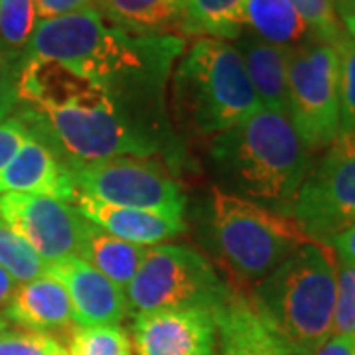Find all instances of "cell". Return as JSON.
Instances as JSON below:
<instances>
[{"label": "cell", "mask_w": 355, "mask_h": 355, "mask_svg": "<svg viewBox=\"0 0 355 355\" xmlns=\"http://www.w3.org/2000/svg\"><path fill=\"white\" fill-rule=\"evenodd\" d=\"M166 83L97 81L58 62L24 60L18 114L71 168L139 156L162 160L176 174L184 140L170 121Z\"/></svg>", "instance_id": "1"}, {"label": "cell", "mask_w": 355, "mask_h": 355, "mask_svg": "<svg viewBox=\"0 0 355 355\" xmlns=\"http://www.w3.org/2000/svg\"><path fill=\"white\" fill-rule=\"evenodd\" d=\"M205 164L219 191L291 217L312 153L288 114L261 107L209 140Z\"/></svg>", "instance_id": "2"}, {"label": "cell", "mask_w": 355, "mask_h": 355, "mask_svg": "<svg viewBox=\"0 0 355 355\" xmlns=\"http://www.w3.org/2000/svg\"><path fill=\"white\" fill-rule=\"evenodd\" d=\"M176 36H132L97 8L38 20L26 60H50L97 81H168L182 53Z\"/></svg>", "instance_id": "3"}, {"label": "cell", "mask_w": 355, "mask_h": 355, "mask_svg": "<svg viewBox=\"0 0 355 355\" xmlns=\"http://www.w3.org/2000/svg\"><path fill=\"white\" fill-rule=\"evenodd\" d=\"M191 221L198 241L237 284L254 286L294 251L312 243L296 221L216 186L196 203Z\"/></svg>", "instance_id": "4"}, {"label": "cell", "mask_w": 355, "mask_h": 355, "mask_svg": "<svg viewBox=\"0 0 355 355\" xmlns=\"http://www.w3.org/2000/svg\"><path fill=\"white\" fill-rule=\"evenodd\" d=\"M338 263L328 247L306 243L259 280L249 302L292 355H316L331 336Z\"/></svg>", "instance_id": "5"}, {"label": "cell", "mask_w": 355, "mask_h": 355, "mask_svg": "<svg viewBox=\"0 0 355 355\" xmlns=\"http://www.w3.org/2000/svg\"><path fill=\"white\" fill-rule=\"evenodd\" d=\"M261 109L235 44L200 38L172 73L170 121L176 132L214 139Z\"/></svg>", "instance_id": "6"}, {"label": "cell", "mask_w": 355, "mask_h": 355, "mask_svg": "<svg viewBox=\"0 0 355 355\" xmlns=\"http://www.w3.org/2000/svg\"><path fill=\"white\" fill-rule=\"evenodd\" d=\"M125 292L132 316L178 308L219 312L237 294L216 265L191 245L150 247Z\"/></svg>", "instance_id": "7"}, {"label": "cell", "mask_w": 355, "mask_h": 355, "mask_svg": "<svg viewBox=\"0 0 355 355\" xmlns=\"http://www.w3.org/2000/svg\"><path fill=\"white\" fill-rule=\"evenodd\" d=\"M286 87V114L294 130L312 154L326 150L342 135L336 48L308 40L288 50Z\"/></svg>", "instance_id": "8"}, {"label": "cell", "mask_w": 355, "mask_h": 355, "mask_svg": "<svg viewBox=\"0 0 355 355\" xmlns=\"http://www.w3.org/2000/svg\"><path fill=\"white\" fill-rule=\"evenodd\" d=\"M73 178L77 190L93 200L186 221L188 196L162 160L116 156L76 166Z\"/></svg>", "instance_id": "9"}, {"label": "cell", "mask_w": 355, "mask_h": 355, "mask_svg": "<svg viewBox=\"0 0 355 355\" xmlns=\"http://www.w3.org/2000/svg\"><path fill=\"white\" fill-rule=\"evenodd\" d=\"M291 217L310 241L324 247L355 225V130L342 132L310 166Z\"/></svg>", "instance_id": "10"}, {"label": "cell", "mask_w": 355, "mask_h": 355, "mask_svg": "<svg viewBox=\"0 0 355 355\" xmlns=\"http://www.w3.org/2000/svg\"><path fill=\"white\" fill-rule=\"evenodd\" d=\"M0 219L48 265L83 254L89 221L71 203L48 196L2 193Z\"/></svg>", "instance_id": "11"}, {"label": "cell", "mask_w": 355, "mask_h": 355, "mask_svg": "<svg viewBox=\"0 0 355 355\" xmlns=\"http://www.w3.org/2000/svg\"><path fill=\"white\" fill-rule=\"evenodd\" d=\"M135 355H217V312L156 310L132 316Z\"/></svg>", "instance_id": "12"}, {"label": "cell", "mask_w": 355, "mask_h": 355, "mask_svg": "<svg viewBox=\"0 0 355 355\" xmlns=\"http://www.w3.org/2000/svg\"><path fill=\"white\" fill-rule=\"evenodd\" d=\"M77 191L79 190L73 178V168L65 162L62 154L48 140L32 128L24 146L0 170V196H48L73 205Z\"/></svg>", "instance_id": "13"}, {"label": "cell", "mask_w": 355, "mask_h": 355, "mask_svg": "<svg viewBox=\"0 0 355 355\" xmlns=\"http://www.w3.org/2000/svg\"><path fill=\"white\" fill-rule=\"evenodd\" d=\"M48 272L67 291L76 326H113L130 314L127 292L83 259L71 257L51 263Z\"/></svg>", "instance_id": "14"}, {"label": "cell", "mask_w": 355, "mask_h": 355, "mask_svg": "<svg viewBox=\"0 0 355 355\" xmlns=\"http://www.w3.org/2000/svg\"><path fill=\"white\" fill-rule=\"evenodd\" d=\"M73 207L89 223L97 225L105 233L113 235L116 239L140 245V247L164 245L166 241L176 239L182 233H186V227H188V221L184 219H172V217L158 216V214L142 211V209L103 203L81 191H77Z\"/></svg>", "instance_id": "15"}, {"label": "cell", "mask_w": 355, "mask_h": 355, "mask_svg": "<svg viewBox=\"0 0 355 355\" xmlns=\"http://www.w3.org/2000/svg\"><path fill=\"white\" fill-rule=\"evenodd\" d=\"M4 318L18 328L40 334H64L76 328L71 300L64 284L50 272L20 284L4 308Z\"/></svg>", "instance_id": "16"}, {"label": "cell", "mask_w": 355, "mask_h": 355, "mask_svg": "<svg viewBox=\"0 0 355 355\" xmlns=\"http://www.w3.org/2000/svg\"><path fill=\"white\" fill-rule=\"evenodd\" d=\"M217 355H292L288 345L254 312L249 296L237 291L217 312Z\"/></svg>", "instance_id": "17"}, {"label": "cell", "mask_w": 355, "mask_h": 355, "mask_svg": "<svg viewBox=\"0 0 355 355\" xmlns=\"http://www.w3.org/2000/svg\"><path fill=\"white\" fill-rule=\"evenodd\" d=\"M235 48L241 53L245 71L261 101V107L286 113L288 50L257 38L247 30L237 38Z\"/></svg>", "instance_id": "18"}, {"label": "cell", "mask_w": 355, "mask_h": 355, "mask_svg": "<svg viewBox=\"0 0 355 355\" xmlns=\"http://www.w3.org/2000/svg\"><path fill=\"white\" fill-rule=\"evenodd\" d=\"M95 8L132 36H172L182 20V0H97Z\"/></svg>", "instance_id": "19"}, {"label": "cell", "mask_w": 355, "mask_h": 355, "mask_svg": "<svg viewBox=\"0 0 355 355\" xmlns=\"http://www.w3.org/2000/svg\"><path fill=\"white\" fill-rule=\"evenodd\" d=\"M245 30L284 50L314 40L291 0H247Z\"/></svg>", "instance_id": "20"}, {"label": "cell", "mask_w": 355, "mask_h": 355, "mask_svg": "<svg viewBox=\"0 0 355 355\" xmlns=\"http://www.w3.org/2000/svg\"><path fill=\"white\" fill-rule=\"evenodd\" d=\"M148 249L150 247H140L135 243L116 239L97 225L89 223L81 259L125 291L139 272L140 263L144 261Z\"/></svg>", "instance_id": "21"}, {"label": "cell", "mask_w": 355, "mask_h": 355, "mask_svg": "<svg viewBox=\"0 0 355 355\" xmlns=\"http://www.w3.org/2000/svg\"><path fill=\"white\" fill-rule=\"evenodd\" d=\"M247 0H182L180 32L216 40H237L245 32Z\"/></svg>", "instance_id": "22"}, {"label": "cell", "mask_w": 355, "mask_h": 355, "mask_svg": "<svg viewBox=\"0 0 355 355\" xmlns=\"http://www.w3.org/2000/svg\"><path fill=\"white\" fill-rule=\"evenodd\" d=\"M38 16L34 0H0V51L24 62Z\"/></svg>", "instance_id": "23"}, {"label": "cell", "mask_w": 355, "mask_h": 355, "mask_svg": "<svg viewBox=\"0 0 355 355\" xmlns=\"http://www.w3.org/2000/svg\"><path fill=\"white\" fill-rule=\"evenodd\" d=\"M69 355H135L128 331L113 326H76L69 334Z\"/></svg>", "instance_id": "24"}, {"label": "cell", "mask_w": 355, "mask_h": 355, "mask_svg": "<svg viewBox=\"0 0 355 355\" xmlns=\"http://www.w3.org/2000/svg\"><path fill=\"white\" fill-rule=\"evenodd\" d=\"M0 265L18 284L48 275L50 265L28 243L0 219Z\"/></svg>", "instance_id": "25"}, {"label": "cell", "mask_w": 355, "mask_h": 355, "mask_svg": "<svg viewBox=\"0 0 355 355\" xmlns=\"http://www.w3.org/2000/svg\"><path fill=\"white\" fill-rule=\"evenodd\" d=\"M292 6L302 16L312 38L328 46H336L345 34L342 20L331 0H291Z\"/></svg>", "instance_id": "26"}, {"label": "cell", "mask_w": 355, "mask_h": 355, "mask_svg": "<svg viewBox=\"0 0 355 355\" xmlns=\"http://www.w3.org/2000/svg\"><path fill=\"white\" fill-rule=\"evenodd\" d=\"M340 64V127L342 132L355 130V38L347 32L334 46Z\"/></svg>", "instance_id": "27"}, {"label": "cell", "mask_w": 355, "mask_h": 355, "mask_svg": "<svg viewBox=\"0 0 355 355\" xmlns=\"http://www.w3.org/2000/svg\"><path fill=\"white\" fill-rule=\"evenodd\" d=\"M331 336L355 338V265L338 263Z\"/></svg>", "instance_id": "28"}, {"label": "cell", "mask_w": 355, "mask_h": 355, "mask_svg": "<svg viewBox=\"0 0 355 355\" xmlns=\"http://www.w3.org/2000/svg\"><path fill=\"white\" fill-rule=\"evenodd\" d=\"M0 355H69L55 336L6 328L0 331Z\"/></svg>", "instance_id": "29"}, {"label": "cell", "mask_w": 355, "mask_h": 355, "mask_svg": "<svg viewBox=\"0 0 355 355\" xmlns=\"http://www.w3.org/2000/svg\"><path fill=\"white\" fill-rule=\"evenodd\" d=\"M24 62L12 60L0 51V123L12 116L20 105V71Z\"/></svg>", "instance_id": "30"}, {"label": "cell", "mask_w": 355, "mask_h": 355, "mask_svg": "<svg viewBox=\"0 0 355 355\" xmlns=\"http://www.w3.org/2000/svg\"><path fill=\"white\" fill-rule=\"evenodd\" d=\"M28 139L30 128L18 113L0 123V170L12 160Z\"/></svg>", "instance_id": "31"}, {"label": "cell", "mask_w": 355, "mask_h": 355, "mask_svg": "<svg viewBox=\"0 0 355 355\" xmlns=\"http://www.w3.org/2000/svg\"><path fill=\"white\" fill-rule=\"evenodd\" d=\"M95 6H97V0H34L38 20H51L58 16L87 10Z\"/></svg>", "instance_id": "32"}, {"label": "cell", "mask_w": 355, "mask_h": 355, "mask_svg": "<svg viewBox=\"0 0 355 355\" xmlns=\"http://www.w3.org/2000/svg\"><path fill=\"white\" fill-rule=\"evenodd\" d=\"M326 247L338 254L340 263L355 265V225L347 227L342 233H338L336 237H331Z\"/></svg>", "instance_id": "33"}, {"label": "cell", "mask_w": 355, "mask_h": 355, "mask_svg": "<svg viewBox=\"0 0 355 355\" xmlns=\"http://www.w3.org/2000/svg\"><path fill=\"white\" fill-rule=\"evenodd\" d=\"M316 355H355L354 338L330 336L326 343L318 349Z\"/></svg>", "instance_id": "34"}, {"label": "cell", "mask_w": 355, "mask_h": 355, "mask_svg": "<svg viewBox=\"0 0 355 355\" xmlns=\"http://www.w3.org/2000/svg\"><path fill=\"white\" fill-rule=\"evenodd\" d=\"M20 284L14 280V277L4 268V266L0 265V310H4L8 302L12 300L14 292L18 288Z\"/></svg>", "instance_id": "35"}, {"label": "cell", "mask_w": 355, "mask_h": 355, "mask_svg": "<svg viewBox=\"0 0 355 355\" xmlns=\"http://www.w3.org/2000/svg\"><path fill=\"white\" fill-rule=\"evenodd\" d=\"M342 22L343 26H345V32H347L352 38H355V12L342 16Z\"/></svg>", "instance_id": "36"}, {"label": "cell", "mask_w": 355, "mask_h": 355, "mask_svg": "<svg viewBox=\"0 0 355 355\" xmlns=\"http://www.w3.org/2000/svg\"><path fill=\"white\" fill-rule=\"evenodd\" d=\"M8 328V320L4 318V314H0V331L6 330Z\"/></svg>", "instance_id": "37"}, {"label": "cell", "mask_w": 355, "mask_h": 355, "mask_svg": "<svg viewBox=\"0 0 355 355\" xmlns=\"http://www.w3.org/2000/svg\"><path fill=\"white\" fill-rule=\"evenodd\" d=\"M354 345H355V338H354Z\"/></svg>", "instance_id": "38"}]
</instances>
